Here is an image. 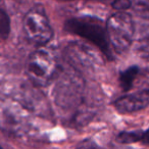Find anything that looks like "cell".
Returning a JSON list of instances; mask_svg holds the SVG:
<instances>
[{
	"label": "cell",
	"mask_w": 149,
	"mask_h": 149,
	"mask_svg": "<svg viewBox=\"0 0 149 149\" xmlns=\"http://www.w3.org/2000/svg\"><path fill=\"white\" fill-rule=\"evenodd\" d=\"M85 90V81L81 72L72 68L64 72L56 81L54 100L56 105L64 110L74 109L82 103Z\"/></svg>",
	"instance_id": "obj_1"
},
{
	"label": "cell",
	"mask_w": 149,
	"mask_h": 149,
	"mask_svg": "<svg viewBox=\"0 0 149 149\" xmlns=\"http://www.w3.org/2000/svg\"><path fill=\"white\" fill-rule=\"evenodd\" d=\"M61 1H72V0H61Z\"/></svg>",
	"instance_id": "obj_14"
},
{
	"label": "cell",
	"mask_w": 149,
	"mask_h": 149,
	"mask_svg": "<svg viewBox=\"0 0 149 149\" xmlns=\"http://www.w3.org/2000/svg\"><path fill=\"white\" fill-rule=\"evenodd\" d=\"M139 72H140V70L136 65L130 66L127 70H124L123 72H120L118 81H120V87L125 92L129 91L133 87V83H134L137 76L139 74Z\"/></svg>",
	"instance_id": "obj_9"
},
{
	"label": "cell",
	"mask_w": 149,
	"mask_h": 149,
	"mask_svg": "<svg viewBox=\"0 0 149 149\" xmlns=\"http://www.w3.org/2000/svg\"><path fill=\"white\" fill-rule=\"evenodd\" d=\"M64 29L74 35L80 36L96 46L106 58L112 59V52L107 38L106 28L98 19L88 17H72L65 22Z\"/></svg>",
	"instance_id": "obj_2"
},
{
	"label": "cell",
	"mask_w": 149,
	"mask_h": 149,
	"mask_svg": "<svg viewBox=\"0 0 149 149\" xmlns=\"http://www.w3.org/2000/svg\"><path fill=\"white\" fill-rule=\"evenodd\" d=\"M138 52L144 59L149 60V21L142 26L138 39Z\"/></svg>",
	"instance_id": "obj_10"
},
{
	"label": "cell",
	"mask_w": 149,
	"mask_h": 149,
	"mask_svg": "<svg viewBox=\"0 0 149 149\" xmlns=\"http://www.w3.org/2000/svg\"><path fill=\"white\" fill-rule=\"evenodd\" d=\"M114 107L120 113H132L149 105V89L126 94L114 101Z\"/></svg>",
	"instance_id": "obj_6"
},
{
	"label": "cell",
	"mask_w": 149,
	"mask_h": 149,
	"mask_svg": "<svg viewBox=\"0 0 149 149\" xmlns=\"http://www.w3.org/2000/svg\"><path fill=\"white\" fill-rule=\"evenodd\" d=\"M23 28L27 39L38 46H44L53 37V30L41 5L28 11L24 17Z\"/></svg>",
	"instance_id": "obj_5"
},
{
	"label": "cell",
	"mask_w": 149,
	"mask_h": 149,
	"mask_svg": "<svg viewBox=\"0 0 149 149\" xmlns=\"http://www.w3.org/2000/svg\"><path fill=\"white\" fill-rule=\"evenodd\" d=\"M116 141L123 144L141 142L143 144H149V129L146 131H134V132H122L118 135Z\"/></svg>",
	"instance_id": "obj_8"
},
{
	"label": "cell",
	"mask_w": 149,
	"mask_h": 149,
	"mask_svg": "<svg viewBox=\"0 0 149 149\" xmlns=\"http://www.w3.org/2000/svg\"><path fill=\"white\" fill-rule=\"evenodd\" d=\"M105 28L108 41L116 53L122 54L131 47L134 40L135 24L130 13L118 10L108 17Z\"/></svg>",
	"instance_id": "obj_3"
},
{
	"label": "cell",
	"mask_w": 149,
	"mask_h": 149,
	"mask_svg": "<svg viewBox=\"0 0 149 149\" xmlns=\"http://www.w3.org/2000/svg\"><path fill=\"white\" fill-rule=\"evenodd\" d=\"M138 6L141 17L146 21H149V0H138Z\"/></svg>",
	"instance_id": "obj_13"
},
{
	"label": "cell",
	"mask_w": 149,
	"mask_h": 149,
	"mask_svg": "<svg viewBox=\"0 0 149 149\" xmlns=\"http://www.w3.org/2000/svg\"><path fill=\"white\" fill-rule=\"evenodd\" d=\"M10 33V19L4 10L0 9V39H6Z\"/></svg>",
	"instance_id": "obj_11"
},
{
	"label": "cell",
	"mask_w": 149,
	"mask_h": 149,
	"mask_svg": "<svg viewBox=\"0 0 149 149\" xmlns=\"http://www.w3.org/2000/svg\"><path fill=\"white\" fill-rule=\"evenodd\" d=\"M58 72L56 58L52 52L43 48L31 53L27 61V72L35 85L44 87L51 83Z\"/></svg>",
	"instance_id": "obj_4"
},
{
	"label": "cell",
	"mask_w": 149,
	"mask_h": 149,
	"mask_svg": "<svg viewBox=\"0 0 149 149\" xmlns=\"http://www.w3.org/2000/svg\"><path fill=\"white\" fill-rule=\"evenodd\" d=\"M68 61L72 68L81 72L84 68H92L96 63V56L84 45L72 44L66 50Z\"/></svg>",
	"instance_id": "obj_7"
},
{
	"label": "cell",
	"mask_w": 149,
	"mask_h": 149,
	"mask_svg": "<svg viewBox=\"0 0 149 149\" xmlns=\"http://www.w3.org/2000/svg\"><path fill=\"white\" fill-rule=\"evenodd\" d=\"M102 3H111V6L116 10H127L132 5V0H93Z\"/></svg>",
	"instance_id": "obj_12"
}]
</instances>
